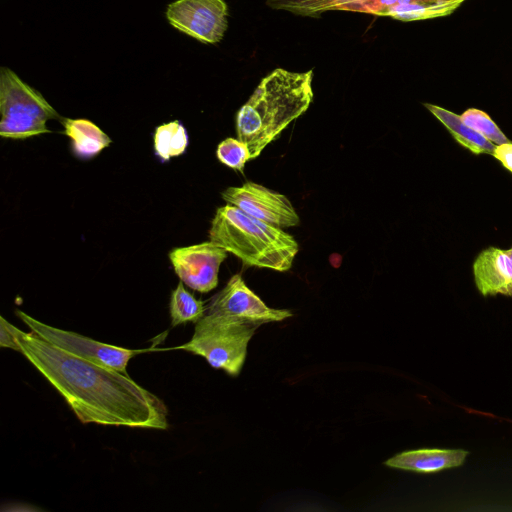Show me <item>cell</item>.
<instances>
[{
    "mask_svg": "<svg viewBox=\"0 0 512 512\" xmlns=\"http://www.w3.org/2000/svg\"><path fill=\"white\" fill-rule=\"evenodd\" d=\"M20 353L64 398L78 420L133 428H168V409L129 375L82 359L7 321Z\"/></svg>",
    "mask_w": 512,
    "mask_h": 512,
    "instance_id": "cell-1",
    "label": "cell"
},
{
    "mask_svg": "<svg viewBox=\"0 0 512 512\" xmlns=\"http://www.w3.org/2000/svg\"><path fill=\"white\" fill-rule=\"evenodd\" d=\"M313 71L273 70L258 84L236 115L237 138L248 146L251 160L294 120L304 114L313 101Z\"/></svg>",
    "mask_w": 512,
    "mask_h": 512,
    "instance_id": "cell-2",
    "label": "cell"
},
{
    "mask_svg": "<svg viewBox=\"0 0 512 512\" xmlns=\"http://www.w3.org/2000/svg\"><path fill=\"white\" fill-rule=\"evenodd\" d=\"M209 239L246 266L279 272L291 268L299 251L295 238L284 229L256 219L228 203L216 210Z\"/></svg>",
    "mask_w": 512,
    "mask_h": 512,
    "instance_id": "cell-3",
    "label": "cell"
},
{
    "mask_svg": "<svg viewBox=\"0 0 512 512\" xmlns=\"http://www.w3.org/2000/svg\"><path fill=\"white\" fill-rule=\"evenodd\" d=\"M258 327L207 313L196 322L190 341L171 349L202 356L213 368L238 376L246 359L248 343Z\"/></svg>",
    "mask_w": 512,
    "mask_h": 512,
    "instance_id": "cell-4",
    "label": "cell"
},
{
    "mask_svg": "<svg viewBox=\"0 0 512 512\" xmlns=\"http://www.w3.org/2000/svg\"><path fill=\"white\" fill-rule=\"evenodd\" d=\"M0 113V135L11 139L49 133L46 122L59 118L40 92L7 67L0 72Z\"/></svg>",
    "mask_w": 512,
    "mask_h": 512,
    "instance_id": "cell-5",
    "label": "cell"
},
{
    "mask_svg": "<svg viewBox=\"0 0 512 512\" xmlns=\"http://www.w3.org/2000/svg\"><path fill=\"white\" fill-rule=\"evenodd\" d=\"M15 312L23 323L43 340L82 359L114 369L125 375H128L127 364L133 356L151 350H133L102 343L75 332L47 325L21 310Z\"/></svg>",
    "mask_w": 512,
    "mask_h": 512,
    "instance_id": "cell-6",
    "label": "cell"
},
{
    "mask_svg": "<svg viewBox=\"0 0 512 512\" xmlns=\"http://www.w3.org/2000/svg\"><path fill=\"white\" fill-rule=\"evenodd\" d=\"M166 18L190 37L215 44L228 28V6L224 0H175L167 6Z\"/></svg>",
    "mask_w": 512,
    "mask_h": 512,
    "instance_id": "cell-7",
    "label": "cell"
},
{
    "mask_svg": "<svg viewBox=\"0 0 512 512\" xmlns=\"http://www.w3.org/2000/svg\"><path fill=\"white\" fill-rule=\"evenodd\" d=\"M221 195L228 204L275 227L286 229L300 223L294 206L285 195L255 182L228 187Z\"/></svg>",
    "mask_w": 512,
    "mask_h": 512,
    "instance_id": "cell-8",
    "label": "cell"
},
{
    "mask_svg": "<svg viewBox=\"0 0 512 512\" xmlns=\"http://www.w3.org/2000/svg\"><path fill=\"white\" fill-rule=\"evenodd\" d=\"M207 313L222 315L260 326L292 316L287 309L267 306L245 283L241 274L233 275L206 308Z\"/></svg>",
    "mask_w": 512,
    "mask_h": 512,
    "instance_id": "cell-9",
    "label": "cell"
},
{
    "mask_svg": "<svg viewBox=\"0 0 512 512\" xmlns=\"http://www.w3.org/2000/svg\"><path fill=\"white\" fill-rule=\"evenodd\" d=\"M228 252L212 241L175 248L169 258L175 273L189 288L207 293L218 285V273Z\"/></svg>",
    "mask_w": 512,
    "mask_h": 512,
    "instance_id": "cell-10",
    "label": "cell"
},
{
    "mask_svg": "<svg viewBox=\"0 0 512 512\" xmlns=\"http://www.w3.org/2000/svg\"><path fill=\"white\" fill-rule=\"evenodd\" d=\"M473 273L483 296H512V260L506 251L495 247L483 250L474 261Z\"/></svg>",
    "mask_w": 512,
    "mask_h": 512,
    "instance_id": "cell-11",
    "label": "cell"
},
{
    "mask_svg": "<svg viewBox=\"0 0 512 512\" xmlns=\"http://www.w3.org/2000/svg\"><path fill=\"white\" fill-rule=\"evenodd\" d=\"M468 451L463 449L424 448L399 453L384 464L417 473H437L463 465Z\"/></svg>",
    "mask_w": 512,
    "mask_h": 512,
    "instance_id": "cell-12",
    "label": "cell"
},
{
    "mask_svg": "<svg viewBox=\"0 0 512 512\" xmlns=\"http://www.w3.org/2000/svg\"><path fill=\"white\" fill-rule=\"evenodd\" d=\"M64 133L71 139L73 151L82 158H91L108 147L110 137L87 119L65 118Z\"/></svg>",
    "mask_w": 512,
    "mask_h": 512,
    "instance_id": "cell-13",
    "label": "cell"
},
{
    "mask_svg": "<svg viewBox=\"0 0 512 512\" xmlns=\"http://www.w3.org/2000/svg\"><path fill=\"white\" fill-rule=\"evenodd\" d=\"M424 106L442 122L461 146L476 155L482 153L493 155L496 146L484 136L468 127L459 115L433 104L425 103Z\"/></svg>",
    "mask_w": 512,
    "mask_h": 512,
    "instance_id": "cell-14",
    "label": "cell"
},
{
    "mask_svg": "<svg viewBox=\"0 0 512 512\" xmlns=\"http://www.w3.org/2000/svg\"><path fill=\"white\" fill-rule=\"evenodd\" d=\"M463 0H445L433 3H407L391 7L385 16L402 20L413 21L446 16L452 13Z\"/></svg>",
    "mask_w": 512,
    "mask_h": 512,
    "instance_id": "cell-15",
    "label": "cell"
},
{
    "mask_svg": "<svg viewBox=\"0 0 512 512\" xmlns=\"http://www.w3.org/2000/svg\"><path fill=\"white\" fill-rule=\"evenodd\" d=\"M188 145L186 129L179 121L158 126L154 135V148L162 160H169L183 154Z\"/></svg>",
    "mask_w": 512,
    "mask_h": 512,
    "instance_id": "cell-16",
    "label": "cell"
},
{
    "mask_svg": "<svg viewBox=\"0 0 512 512\" xmlns=\"http://www.w3.org/2000/svg\"><path fill=\"white\" fill-rule=\"evenodd\" d=\"M171 326L175 327L187 322H197L205 315L204 302L198 300L184 288V283L179 282L172 291L170 299Z\"/></svg>",
    "mask_w": 512,
    "mask_h": 512,
    "instance_id": "cell-17",
    "label": "cell"
},
{
    "mask_svg": "<svg viewBox=\"0 0 512 512\" xmlns=\"http://www.w3.org/2000/svg\"><path fill=\"white\" fill-rule=\"evenodd\" d=\"M359 0H267L274 9H284L303 16L318 15L328 10H346Z\"/></svg>",
    "mask_w": 512,
    "mask_h": 512,
    "instance_id": "cell-18",
    "label": "cell"
},
{
    "mask_svg": "<svg viewBox=\"0 0 512 512\" xmlns=\"http://www.w3.org/2000/svg\"><path fill=\"white\" fill-rule=\"evenodd\" d=\"M460 118L468 127L484 136L493 144L502 145L510 142L496 123L484 111L469 108L463 112Z\"/></svg>",
    "mask_w": 512,
    "mask_h": 512,
    "instance_id": "cell-19",
    "label": "cell"
},
{
    "mask_svg": "<svg viewBox=\"0 0 512 512\" xmlns=\"http://www.w3.org/2000/svg\"><path fill=\"white\" fill-rule=\"evenodd\" d=\"M216 156L222 164L240 172H243L245 164L251 160L247 144L232 137L219 143Z\"/></svg>",
    "mask_w": 512,
    "mask_h": 512,
    "instance_id": "cell-20",
    "label": "cell"
},
{
    "mask_svg": "<svg viewBox=\"0 0 512 512\" xmlns=\"http://www.w3.org/2000/svg\"><path fill=\"white\" fill-rule=\"evenodd\" d=\"M407 3H429L426 0H367L356 5L352 11L365 12L378 16H385L393 6Z\"/></svg>",
    "mask_w": 512,
    "mask_h": 512,
    "instance_id": "cell-21",
    "label": "cell"
},
{
    "mask_svg": "<svg viewBox=\"0 0 512 512\" xmlns=\"http://www.w3.org/2000/svg\"><path fill=\"white\" fill-rule=\"evenodd\" d=\"M493 156L499 160L503 167L512 173V143L508 142L496 146Z\"/></svg>",
    "mask_w": 512,
    "mask_h": 512,
    "instance_id": "cell-22",
    "label": "cell"
},
{
    "mask_svg": "<svg viewBox=\"0 0 512 512\" xmlns=\"http://www.w3.org/2000/svg\"><path fill=\"white\" fill-rule=\"evenodd\" d=\"M0 346L11 348L20 352V348L15 340V337L8 328L7 321L2 316L0 317Z\"/></svg>",
    "mask_w": 512,
    "mask_h": 512,
    "instance_id": "cell-23",
    "label": "cell"
},
{
    "mask_svg": "<svg viewBox=\"0 0 512 512\" xmlns=\"http://www.w3.org/2000/svg\"><path fill=\"white\" fill-rule=\"evenodd\" d=\"M506 253L510 257V259L512 260V248H510L509 250H506Z\"/></svg>",
    "mask_w": 512,
    "mask_h": 512,
    "instance_id": "cell-24",
    "label": "cell"
},
{
    "mask_svg": "<svg viewBox=\"0 0 512 512\" xmlns=\"http://www.w3.org/2000/svg\"><path fill=\"white\" fill-rule=\"evenodd\" d=\"M426 1L429 3H433V2H440V1H445V0H426Z\"/></svg>",
    "mask_w": 512,
    "mask_h": 512,
    "instance_id": "cell-25",
    "label": "cell"
},
{
    "mask_svg": "<svg viewBox=\"0 0 512 512\" xmlns=\"http://www.w3.org/2000/svg\"><path fill=\"white\" fill-rule=\"evenodd\" d=\"M464 1V0H463Z\"/></svg>",
    "mask_w": 512,
    "mask_h": 512,
    "instance_id": "cell-26",
    "label": "cell"
}]
</instances>
